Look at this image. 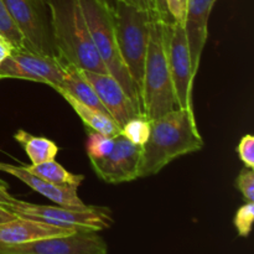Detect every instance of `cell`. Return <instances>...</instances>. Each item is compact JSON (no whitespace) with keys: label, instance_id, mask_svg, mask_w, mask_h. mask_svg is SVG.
<instances>
[{"label":"cell","instance_id":"obj_5","mask_svg":"<svg viewBox=\"0 0 254 254\" xmlns=\"http://www.w3.org/2000/svg\"><path fill=\"white\" fill-rule=\"evenodd\" d=\"M154 14L156 12L138 9L122 0L116 1L113 6V21L119 52L135 84L140 101L143 97L144 66L148 51L149 30Z\"/></svg>","mask_w":254,"mask_h":254},{"label":"cell","instance_id":"obj_33","mask_svg":"<svg viewBox=\"0 0 254 254\" xmlns=\"http://www.w3.org/2000/svg\"><path fill=\"white\" fill-rule=\"evenodd\" d=\"M0 186H4V188H9V186H7V183H5V181L1 180V179H0Z\"/></svg>","mask_w":254,"mask_h":254},{"label":"cell","instance_id":"obj_2","mask_svg":"<svg viewBox=\"0 0 254 254\" xmlns=\"http://www.w3.org/2000/svg\"><path fill=\"white\" fill-rule=\"evenodd\" d=\"M47 4L56 56L81 69L108 73L91 39L79 0H47Z\"/></svg>","mask_w":254,"mask_h":254},{"label":"cell","instance_id":"obj_14","mask_svg":"<svg viewBox=\"0 0 254 254\" xmlns=\"http://www.w3.org/2000/svg\"><path fill=\"white\" fill-rule=\"evenodd\" d=\"M78 231L17 216L14 220L0 223V245H22L42 238L68 236Z\"/></svg>","mask_w":254,"mask_h":254},{"label":"cell","instance_id":"obj_3","mask_svg":"<svg viewBox=\"0 0 254 254\" xmlns=\"http://www.w3.org/2000/svg\"><path fill=\"white\" fill-rule=\"evenodd\" d=\"M170 24L156 14L151 17L141 97L143 114L148 121L179 108L169 69L168 41Z\"/></svg>","mask_w":254,"mask_h":254},{"label":"cell","instance_id":"obj_23","mask_svg":"<svg viewBox=\"0 0 254 254\" xmlns=\"http://www.w3.org/2000/svg\"><path fill=\"white\" fill-rule=\"evenodd\" d=\"M254 220V202H245L236 212L233 225L237 230L240 237L247 238L252 231Z\"/></svg>","mask_w":254,"mask_h":254},{"label":"cell","instance_id":"obj_6","mask_svg":"<svg viewBox=\"0 0 254 254\" xmlns=\"http://www.w3.org/2000/svg\"><path fill=\"white\" fill-rule=\"evenodd\" d=\"M14 215L19 217L31 218L41 222L51 223L60 227L74 228L79 231L106 230L113 225V217L109 208L101 206H83V207H66V206L35 205L19 201L14 205H6Z\"/></svg>","mask_w":254,"mask_h":254},{"label":"cell","instance_id":"obj_17","mask_svg":"<svg viewBox=\"0 0 254 254\" xmlns=\"http://www.w3.org/2000/svg\"><path fill=\"white\" fill-rule=\"evenodd\" d=\"M60 64H61L62 72H64V82H62V86L60 88L64 89V92H67L69 96H72L81 103L107 113L106 108L99 101L96 91L89 83L87 77L84 76L83 69L69 64V62L64 61V60H60Z\"/></svg>","mask_w":254,"mask_h":254},{"label":"cell","instance_id":"obj_12","mask_svg":"<svg viewBox=\"0 0 254 254\" xmlns=\"http://www.w3.org/2000/svg\"><path fill=\"white\" fill-rule=\"evenodd\" d=\"M83 73L96 91L107 113L121 128L130 119L143 116L136 104L127 96L121 84L111 74L96 73L86 69H83Z\"/></svg>","mask_w":254,"mask_h":254},{"label":"cell","instance_id":"obj_28","mask_svg":"<svg viewBox=\"0 0 254 254\" xmlns=\"http://www.w3.org/2000/svg\"><path fill=\"white\" fill-rule=\"evenodd\" d=\"M155 9L156 15L166 22H174L171 20L170 14L168 11V6H166V0H155Z\"/></svg>","mask_w":254,"mask_h":254},{"label":"cell","instance_id":"obj_26","mask_svg":"<svg viewBox=\"0 0 254 254\" xmlns=\"http://www.w3.org/2000/svg\"><path fill=\"white\" fill-rule=\"evenodd\" d=\"M186 5H188V0H166L168 11L174 22H181V24H184Z\"/></svg>","mask_w":254,"mask_h":254},{"label":"cell","instance_id":"obj_18","mask_svg":"<svg viewBox=\"0 0 254 254\" xmlns=\"http://www.w3.org/2000/svg\"><path fill=\"white\" fill-rule=\"evenodd\" d=\"M24 168L32 175L57 186L78 189L84 180L83 175H76V174L69 173L55 159L41 164H36V165L31 164V165H26Z\"/></svg>","mask_w":254,"mask_h":254},{"label":"cell","instance_id":"obj_29","mask_svg":"<svg viewBox=\"0 0 254 254\" xmlns=\"http://www.w3.org/2000/svg\"><path fill=\"white\" fill-rule=\"evenodd\" d=\"M12 51H14V47L11 46V44L7 42L2 36H0V64H1L6 57H9Z\"/></svg>","mask_w":254,"mask_h":254},{"label":"cell","instance_id":"obj_9","mask_svg":"<svg viewBox=\"0 0 254 254\" xmlns=\"http://www.w3.org/2000/svg\"><path fill=\"white\" fill-rule=\"evenodd\" d=\"M168 60L178 107L193 111L192 89L196 76L192 71L188 39L181 22L169 25Z\"/></svg>","mask_w":254,"mask_h":254},{"label":"cell","instance_id":"obj_21","mask_svg":"<svg viewBox=\"0 0 254 254\" xmlns=\"http://www.w3.org/2000/svg\"><path fill=\"white\" fill-rule=\"evenodd\" d=\"M121 135L135 145L143 146L150 135V121L143 116L135 117L122 127Z\"/></svg>","mask_w":254,"mask_h":254},{"label":"cell","instance_id":"obj_22","mask_svg":"<svg viewBox=\"0 0 254 254\" xmlns=\"http://www.w3.org/2000/svg\"><path fill=\"white\" fill-rule=\"evenodd\" d=\"M114 146V138L106 136L96 131H88V140L86 144V151L89 160L102 159L108 155Z\"/></svg>","mask_w":254,"mask_h":254},{"label":"cell","instance_id":"obj_31","mask_svg":"<svg viewBox=\"0 0 254 254\" xmlns=\"http://www.w3.org/2000/svg\"><path fill=\"white\" fill-rule=\"evenodd\" d=\"M15 217H17V216L14 215V213H12L9 208L5 207V205H0V223L11 221V220H14Z\"/></svg>","mask_w":254,"mask_h":254},{"label":"cell","instance_id":"obj_11","mask_svg":"<svg viewBox=\"0 0 254 254\" xmlns=\"http://www.w3.org/2000/svg\"><path fill=\"white\" fill-rule=\"evenodd\" d=\"M140 160L141 146L118 135L114 138V146L108 155L89 161L101 180L108 184H122L139 179Z\"/></svg>","mask_w":254,"mask_h":254},{"label":"cell","instance_id":"obj_7","mask_svg":"<svg viewBox=\"0 0 254 254\" xmlns=\"http://www.w3.org/2000/svg\"><path fill=\"white\" fill-rule=\"evenodd\" d=\"M24 39L25 49L56 56L47 0H4Z\"/></svg>","mask_w":254,"mask_h":254},{"label":"cell","instance_id":"obj_4","mask_svg":"<svg viewBox=\"0 0 254 254\" xmlns=\"http://www.w3.org/2000/svg\"><path fill=\"white\" fill-rule=\"evenodd\" d=\"M79 5L99 59L102 60L108 73L121 84L127 96L136 104L143 114V104L136 92L135 84L127 69L118 49L113 21V9L101 0H79Z\"/></svg>","mask_w":254,"mask_h":254},{"label":"cell","instance_id":"obj_8","mask_svg":"<svg viewBox=\"0 0 254 254\" xmlns=\"http://www.w3.org/2000/svg\"><path fill=\"white\" fill-rule=\"evenodd\" d=\"M0 78H16L40 82L50 87H61L64 82L60 60L29 50H14L0 64Z\"/></svg>","mask_w":254,"mask_h":254},{"label":"cell","instance_id":"obj_30","mask_svg":"<svg viewBox=\"0 0 254 254\" xmlns=\"http://www.w3.org/2000/svg\"><path fill=\"white\" fill-rule=\"evenodd\" d=\"M19 201L20 200H17L16 197H14V196L7 192V188L0 186V205H14Z\"/></svg>","mask_w":254,"mask_h":254},{"label":"cell","instance_id":"obj_27","mask_svg":"<svg viewBox=\"0 0 254 254\" xmlns=\"http://www.w3.org/2000/svg\"><path fill=\"white\" fill-rule=\"evenodd\" d=\"M126 2L134 5V6L138 7V9L145 10V11L156 12L155 0H126Z\"/></svg>","mask_w":254,"mask_h":254},{"label":"cell","instance_id":"obj_32","mask_svg":"<svg viewBox=\"0 0 254 254\" xmlns=\"http://www.w3.org/2000/svg\"><path fill=\"white\" fill-rule=\"evenodd\" d=\"M102 2H104L106 5H108V6H111L112 9H113L114 4H116V1H118V0H101ZM122 1H126V0H122Z\"/></svg>","mask_w":254,"mask_h":254},{"label":"cell","instance_id":"obj_16","mask_svg":"<svg viewBox=\"0 0 254 254\" xmlns=\"http://www.w3.org/2000/svg\"><path fill=\"white\" fill-rule=\"evenodd\" d=\"M54 89L72 107L74 113L83 122L87 130L96 131V133L103 134V135L111 136V138H117L118 135H121V127L114 122V119L109 114L81 103L60 87H54Z\"/></svg>","mask_w":254,"mask_h":254},{"label":"cell","instance_id":"obj_10","mask_svg":"<svg viewBox=\"0 0 254 254\" xmlns=\"http://www.w3.org/2000/svg\"><path fill=\"white\" fill-rule=\"evenodd\" d=\"M0 254H107V243L96 231H78L22 245H0Z\"/></svg>","mask_w":254,"mask_h":254},{"label":"cell","instance_id":"obj_20","mask_svg":"<svg viewBox=\"0 0 254 254\" xmlns=\"http://www.w3.org/2000/svg\"><path fill=\"white\" fill-rule=\"evenodd\" d=\"M0 36L10 42L14 50L25 49L21 32H20L16 22L12 19L4 0H0Z\"/></svg>","mask_w":254,"mask_h":254},{"label":"cell","instance_id":"obj_25","mask_svg":"<svg viewBox=\"0 0 254 254\" xmlns=\"http://www.w3.org/2000/svg\"><path fill=\"white\" fill-rule=\"evenodd\" d=\"M238 155L245 166L253 169L254 168V136L252 134L242 136L240 144L237 146Z\"/></svg>","mask_w":254,"mask_h":254},{"label":"cell","instance_id":"obj_19","mask_svg":"<svg viewBox=\"0 0 254 254\" xmlns=\"http://www.w3.org/2000/svg\"><path fill=\"white\" fill-rule=\"evenodd\" d=\"M14 139L22 146L32 165L54 160L59 153V146L52 140L42 136H35L25 130H17L14 134Z\"/></svg>","mask_w":254,"mask_h":254},{"label":"cell","instance_id":"obj_15","mask_svg":"<svg viewBox=\"0 0 254 254\" xmlns=\"http://www.w3.org/2000/svg\"><path fill=\"white\" fill-rule=\"evenodd\" d=\"M0 171L19 179L21 183L29 186L31 190L45 196L56 205L66 206V207H83V206H86L78 197V193H77L78 189L64 188V186H57L51 183H47V181L42 180V179L37 178V176L32 175L29 171L25 170L24 166L0 163Z\"/></svg>","mask_w":254,"mask_h":254},{"label":"cell","instance_id":"obj_1","mask_svg":"<svg viewBox=\"0 0 254 254\" xmlns=\"http://www.w3.org/2000/svg\"><path fill=\"white\" fill-rule=\"evenodd\" d=\"M203 145L193 111L176 108L153 119L150 135L141 146L139 178L156 175L173 160L196 153Z\"/></svg>","mask_w":254,"mask_h":254},{"label":"cell","instance_id":"obj_24","mask_svg":"<svg viewBox=\"0 0 254 254\" xmlns=\"http://www.w3.org/2000/svg\"><path fill=\"white\" fill-rule=\"evenodd\" d=\"M235 186L242 193L246 202H254V171L253 169L245 168L240 171L235 181Z\"/></svg>","mask_w":254,"mask_h":254},{"label":"cell","instance_id":"obj_13","mask_svg":"<svg viewBox=\"0 0 254 254\" xmlns=\"http://www.w3.org/2000/svg\"><path fill=\"white\" fill-rule=\"evenodd\" d=\"M217 0H188L184 30L190 51L193 74H197L203 49L207 41L208 19Z\"/></svg>","mask_w":254,"mask_h":254}]
</instances>
